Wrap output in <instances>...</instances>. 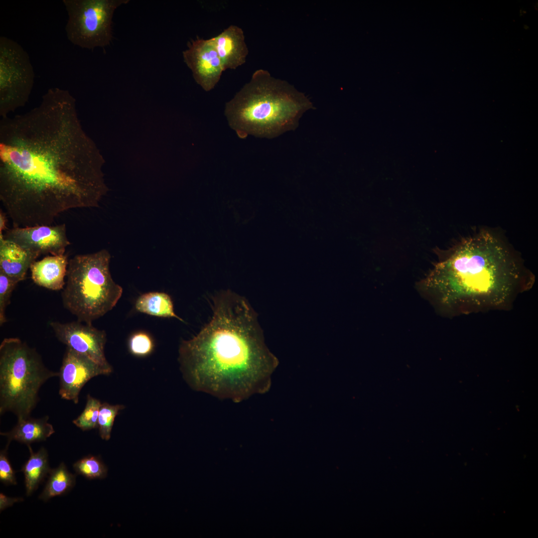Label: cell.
<instances>
[{"label": "cell", "mask_w": 538, "mask_h": 538, "mask_svg": "<svg viewBox=\"0 0 538 538\" xmlns=\"http://www.w3.org/2000/svg\"><path fill=\"white\" fill-rule=\"evenodd\" d=\"M48 416L40 418H32L30 417L17 419L16 425L8 432H0V435L6 437L7 443L16 440L26 445L35 442L46 440L55 432L52 424L48 422Z\"/></svg>", "instance_id": "2e32d148"}, {"label": "cell", "mask_w": 538, "mask_h": 538, "mask_svg": "<svg viewBox=\"0 0 538 538\" xmlns=\"http://www.w3.org/2000/svg\"><path fill=\"white\" fill-rule=\"evenodd\" d=\"M22 498H9L2 493L0 494V512L8 507L12 506L14 503L22 501Z\"/></svg>", "instance_id": "484cf974"}, {"label": "cell", "mask_w": 538, "mask_h": 538, "mask_svg": "<svg viewBox=\"0 0 538 538\" xmlns=\"http://www.w3.org/2000/svg\"><path fill=\"white\" fill-rule=\"evenodd\" d=\"M312 103L287 82L259 69L226 104L225 115L238 137L272 138L295 130Z\"/></svg>", "instance_id": "277c9868"}, {"label": "cell", "mask_w": 538, "mask_h": 538, "mask_svg": "<svg viewBox=\"0 0 538 538\" xmlns=\"http://www.w3.org/2000/svg\"><path fill=\"white\" fill-rule=\"evenodd\" d=\"M125 407L124 405L121 404L112 405L107 403L102 404L99 410L98 427L100 435L103 439H110L115 417L119 411Z\"/></svg>", "instance_id": "7402d4cb"}, {"label": "cell", "mask_w": 538, "mask_h": 538, "mask_svg": "<svg viewBox=\"0 0 538 538\" xmlns=\"http://www.w3.org/2000/svg\"><path fill=\"white\" fill-rule=\"evenodd\" d=\"M129 0H63L68 19V39L73 44L92 50L110 44L115 10Z\"/></svg>", "instance_id": "52a82bcc"}, {"label": "cell", "mask_w": 538, "mask_h": 538, "mask_svg": "<svg viewBox=\"0 0 538 538\" xmlns=\"http://www.w3.org/2000/svg\"><path fill=\"white\" fill-rule=\"evenodd\" d=\"M102 404L100 401L90 395L87 396L84 409L73 423L83 431L91 430L98 427L99 410Z\"/></svg>", "instance_id": "44dd1931"}, {"label": "cell", "mask_w": 538, "mask_h": 538, "mask_svg": "<svg viewBox=\"0 0 538 538\" xmlns=\"http://www.w3.org/2000/svg\"><path fill=\"white\" fill-rule=\"evenodd\" d=\"M110 374L88 357L67 347L59 372V395L77 404L79 393L88 381L93 377Z\"/></svg>", "instance_id": "8fae6325"}, {"label": "cell", "mask_w": 538, "mask_h": 538, "mask_svg": "<svg viewBox=\"0 0 538 538\" xmlns=\"http://www.w3.org/2000/svg\"><path fill=\"white\" fill-rule=\"evenodd\" d=\"M535 280L498 235L483 230L438 254L416 287L438 312L454 317L508 310Z\"/></svg>", "instance_id": "3957f363"}, {"label": "cell", "mask_w": 538, "mask_h": 538, "mask_svg": "<svg viewBox=\"0 0 538 538\" xmlns=\"http://www.w3.org/2000/svg\"><path fill=\"white\" fill-rule=\"evenodd\" d=\"M153 348L152 338L145 332L135 333L129 339V350L134 356L143 357L148 355L152 352Z\"/></svg>", "instance_id": "603a6c76"}, {"label": "cell", "mask_w": 538, "mask_h": 538, "mask_svg": "<svg viewBox=\"0 0 538 538\" xmlns=\"http://www.w3.org/2000/svg\"><path fill=\"white\" fill-rule=\"evenodd\" d=\"M213 301L210 322L179 346L183 378L195 391L236 403L267 393L278 362L264 342L255 311L231 290Z\"/></svg>", "instance_id": "7a4b0ae2"}, {"label": "cell", "mask_w": 538, "mask_h": 538, "mask_svg": "<svg viewBox=\"0 0 538 538\" xmlns=\"http://www.w3.org/2000/svg\"><path fill=\"white\" fill-rule=\"evenodd\" d=\"M3 237L39 256L64 255L70 244L65 224L13 227L6 229Z\"/></svg>", "instance_id": "30bf717a"}, {"label": "cell", "mask_w": 538, "mask_h": 538, "mask_svg": "<svg viewBox=\"0 0 538 538\" xmlns=\"http://www.w3.org/2000/svg\"><path fill=\"white\" fill-rule=\"evenodd\" d=\"M185 63L196 82L205 91L212 90L224 70L220 57L209 39L197 38L183 52Z\"/></svg>", "instance_id": "7c38bea8"}, {"label": "cell", "mask_w": 538, "mask_h": 538, "mask_svg": "<svg viewBox=\"0 0 538 538\" xmlns=\"http://www.w3.org/2000/svg\"><path fill=\"white\" fill-rule=\"evenodd\" d=\"M27 445L30 456L21 471L24 476L26 494L28 496L37 488L51 469L49 466L48 455L45 448L41 447L37 452H34L30 444Z\"/></svg>", "instance_id": "e0dca14e"}, {"label": "cell", "mask_w": 538, "mask_h": 538, "mask_svg": "<svg viewBox=\"0 0 538 538\" xmlns=\"http://www.w3.org/2000/svg\"><path fill=\"white\" fill-rule=\"evenodd\" d=\"M68 262L65 254L47 256L35 261L30 268L32 280L37 285L49 289H62L65 284Z\"/></svg>", "instance_id": "9a60e30c"}, {"label": "cell", "mask_w": 538, "mask_h": 538, "mask_svg": "<svg viewBox=\"0 0 538 538\" xmlns=\"http://www.w3.org/2000/svg\"><path fill=\"white\" fill-rule=\"evenodd\" d=\"M104 163L67 90L50 88L36 107L1 118L0 200L13 227L51 225L69 210L98 207L109 190Z\"/></svg>", "instance_id": "6da1fadb"}, {"label": "cell", "mask_w": 538, "mask_h": 538, "mask_svg": "<svg viewBox=\"0 0 538 538\" xmlns=\"http://www.w3.org/2000/svg\"><path fill=\"white\" fill-rule=\"evenodd\" d=\"M35 74L27 52L15 41L0 37V116L23 107L31 94Z\"/></svg>", "instance_id": "ba28073f"}, {"label": "cell", "mask_w": 538, "mask_h": 538, "mask_svg": "<svg viewBox=\"0 0 538 538\" xmlns=\"http://www.w3.org/2000/svg\"><path fill=\"white\" fill-rule=\"evenodd\" d=\"M110 260L106 249L77 255L69 260L62 302L78 321L92 324L111 311L121 297L123 288L112 277Z\"/></svg>", "instance_id": "5b68a950"}, {"label": "cell", "mask_w": 538, "mask_h": 538, "mask_svg": "<svg viewBox=\"0 0 538 538\" xmlns=\"http://www.w3.org/2000/svg\"><path fill=\"white\" fill-rule=\"evenodd\" d=\"M78 474L90 479H102L106 477L107 468L102 461L94 456H88L80 459L73 465Z\"/></svg>", "instance_id": "ffe728a7"}, {"label": "cell", "mask_w": 538, "mask_h": 538, "mask_svg": "<svg viewBox=\"0 0 538 538\" xmlns=\"http://www.w3.org/2000/svg\"><path fill=\"white\" fill-rule=\"evenodd\" d=\"M135 308L140 312L160 317H173L183 320L175 313L170 296L164 292H149L139 296Z\"/></svg>", "instance_id": "ac0fdd59"}, {"label": "cell", "mask_w": 538, "mask_h": 538, "mask_svg": "<svg viewBox=\"0 0 538 538\" xmlns=\"http://www.w3.org/2000/svg\"><path fill=\"white\" fill-rule=\"evenodd\" d=\"M76 476L69 472L62 463L59 466L51 469L48 475L46 484L39 498L47 501L50 499L68 492L75 485Z\"/></svg>", "instance_id": "d6986e66"}, {"label": "cell", "mask_w": 538, "mask_h": 538, "mask_svg": "<svg viewBox=\"0 0 538 538\" xmlns=\"http://www.w3.org/2000/svg\"><path fill=\"white\" fill-rule=\"evenodd\" d=\"M217 51L224 70L236 69L244 64L248 54L243 29L231 25L209 39Z\"/></svg>", "instance_id": "4fadbf2b"}, {"label": "cell", "mask_w": 538, "mask_h": 538, "mask_svg": "<svg viewBox=\"0 0 538 538\" xmlns=\"http://www.w3.org/2000/svg\"><path fill=\"white\" fill-rule=\"evenodd\" d=\"M38 257L0 234V271L18 283L25 278L28 270Z\"/></svg>", "instance_id": "5bb4252c"}, {"label": "cell", "mask_w": 538, "mask_h": 538, "mask_svg": "<svg viewBox=\"0 0 538 538\" xmlns=\"http://www.w3.org/2000/svg\"><path fill=\"white\" fill-rule=\"evenodd\" d=\"M50 326L57 339L67 347L86 356L110 373L112 372L105 354L107 335L104 330L78 320L67 323L53 321Z\"/></svg>", "instance_id": "9c48e42d"}, {"label": "cell", "mask_w": 538, "mask_h": 538, "mask_svg": "<svg viewBox=\"0 0 538 538\" xmlns=\"http://www.w3.org/2000/svg\"><path fill=\"white\" fill-rule=\"evenodd\" d=\"M6 217L3 212L1 211L0 212V234L3 233V231H5L6 229Z\"/></svg>", "instance_id": "4316f807"}, {"label": "cell", "mask_w": 538, "mask_h": 538, "mask_svg": "<svg viewBox=\"0 0 538 538\" xmlns=\"http://www.w3.org/2000/svg\"><path fill=\"white\" fill-rule=\"evenodd\" d=\"M41 356L18 338H4L0 345V414L13 412L28 418L39 400L38 392L49 379L58 376Z\"/></svg>", "instance_id": "8992f818"}, {"label": "cell", "mask_w": 538, "mask_h": 538, "mask_svg": "<svg viewBox=\"0 0 538 538\" xmlns=\"http://www.w3.org/2000/svg\"><path fill=\"white\" fill-rule=\"evenodd\" d=\"M9 444L7 443L5 448L0 453V480L5 485H16L15 472L7 457L6 451Z\"/></svg>", "instance_id": "d4e9b609"}, {"label": "cell", "mask_w": 538, "mask_h": 538, "mask_svg": "<svg viewBox=\"0 0 538 538\" xmlns=\"http://www.w3.org/2000/svg\"><path fill=\"white\" fill-rule=\"evenodd\" d=\"M17 282L0 271V325L6 322V308L10 303L12 292Z\"/></svg>", "instance_id": "cb8c5ba5"}]
</instances>
